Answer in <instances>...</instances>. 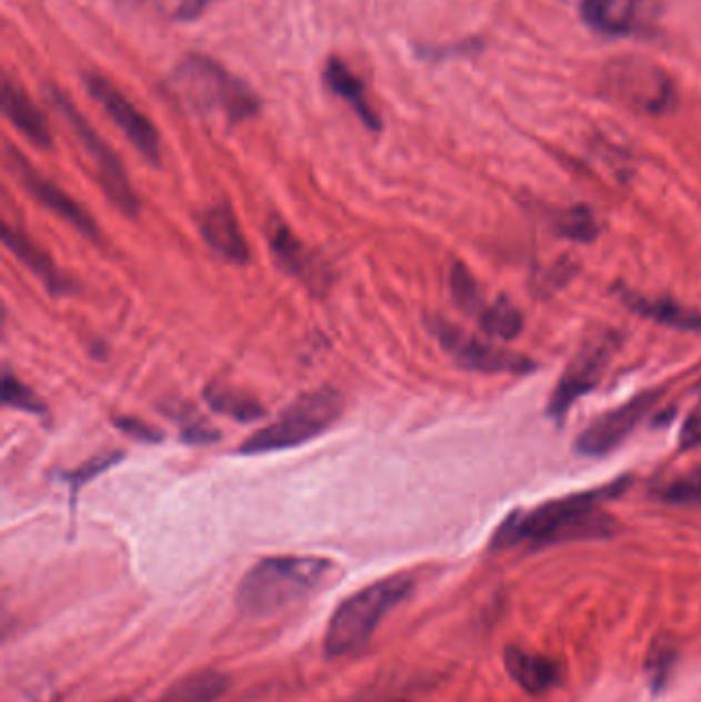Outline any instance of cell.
Listing matches in <instances>:
<instances>
[{
	"instance_id": "cell-1",
	"label": "cell",
	"mask_w": 701,
	"mask_h": 702,
	"mask_svg": "<svg viewBox=\"0 0 701 702\" xmlns=\"http://www.w3.org/2000/svg\"><path fill=\"white\" fill-rule=\"evenodd\" d=\"M623 489L625 481H618L611 487L541 503L529 512L512 513L495 530L492 549L504 551L517 544L539 549L558 542L609 539L615 534L618 522L603 510V503Z\"/></svg>"
},
{
	"instance_id": "cell-2",
	"label": "cell",
	"mask_w": 701,
	"mask_h": 702,
	"mask_svg": "<svg viewBox=\"0 0 701 702\" xmlns=\"http://www.w3.org/2000/svg\"><path fill=\"white\" fill-rule=\"evenodd\" d=\"M336 571L323 556H268L237 588V608L248 619H268L319 592Z\"/></svg>"
},
{
	"instance_id": "cell-3",
	"label": "cell",
	"mask_w": 701,
	"mask_h": 702,
	"mask_svg": "<svg viewBox=\"0 0 701 702\" xmlns=\"http://www.w3.org/2000/svg\"><path fill=\"white\" fill-rule=\"evenodd\" d=\"M412 578L408 573H398L346 598L328 622L323 653L336 660L360 651L371 641L387 614L412 594Z\"/></svg>"
},
{
	"instance_id": "cell-4",
	"label": "cell",
	"mask_w": 701,
	"mask_h": 702,
	"mask_svg": "<svg viewBox=\"0 0 701 702\" xmlns=\"http://www.w3.org/2000/svg\"><path fill=\"white\" fill-rule=\"evenodd\" d=\"M344 397L331 387H321L304 392L292 401L278 418L262 430L248 438L239 452L241 454H263L274 450L301 447L326 432L336 419L342 415Z\"/></svg>"
},
{
	"instance_id": "cell-5",
	"label": "cell",
	"mask_w": 701,
	"mask_h": 702,
	"mask_svg": "<svg viewBox=\"0 0 701 702\" xmlns=\"http://www.w3.org/2000/svg\"><path fill=\"white\" fill-rule=\"evenodd\" d=\"M173 84L193 108L222 111L231 122L248 120L260 109V99L249 91L248 84L231 77L207 56L190 54L179 62Z\"/></svg>"
},
{
	"instance_id": "cell-6",
	"label": "cell",
	"mask_w": 701,
	"mask_h": 702,
	"mask_svg": "<svg viewBox=\"0 0 701 702\" xmlns=\"http://www.w3.org/2000/svg\"><path fill=\"white\" fill-rule=\"evenodd\" d=\"M48 97L52 99L54 108L62 113V118L70 123L72 132L79 138V142L87 150L89 159L96 164L99 173V183L108 193L111 203L124 212L126 217L134 218L140 210L137 193L130 185V179L126 176L124 167L118 159V154L110 149V144L97 134L96 128L84 120L81 111L70 103L69 97L60 93L54 87L48 89Z\"/></svg>"
},
{
	"instance_id": "cell-7",
	"label": "cell",
	"mask_w": 701,
	"mask_h": 702,
	"mask_svg": "<svg viewBox=\"0 0 701 702\" xmlns=\"http://www.w3.org/2000/svg\"><path fill=\"white\" fill-rule=\"evenodd\" d=\"M618 333L611 329H597L582 339L577 353L565 365L564 374L551 392L548 413L553 419H564L578 399L591 392L605 374L607 365L618 351Z\"/></svg>"
},
{
	"instance_id": "cell-8",
	"label": "cell",
	"mask_w": 701,
	"mask_h": 702,
	"mask_svg": "<svg viewBox=\"0 0 701 702\" xmlns=\"http://www.w3.org/2000/svg\"><path fill=\"white\" fill-rule=\"evenodd\" d=\"M434 335L439 338L440 345L453 355L454 362L465 370L485 374H527L535 370L529 358L468 335L447 321H434Z\"/></svg>"
},
{
	"instance_id": "cell-9",
	"label": "cell",
	"mask_w": 701,
	"mask_h": 702,
	"mask_svg": "<svg viewBox=\"0 0 701 702\" xmlns=\"http://www.w3.org/2000/svg\"><path fill=\"white\" fill-rule=\"evenodd\" d=\"M662 394H664V389L642 392L630 399L628 403L594 419L591 425L578 435L577 444H574L578 454L597 459V457H605L609 452H613L632 435L633 430L647 419L648 413L659 405Z\"/></svg>"
},
{
	"instance_id": "cell-10",
	"label": "cell",
	"mask_w": 701,
	"mask_h": 702,
	"mask_svg": "<svg viewBox=\"0 0 701 702\" xmlns=\"http://www.w3.org/2000/svg\"><path fill=\"white\" fill-rule=\"evenodd\" d=\"M84 87L101 108L108 111L113 122L132 142L138 154L154 167L161 164V138L149 118H144L106 77L83 74Z\"/></svg>"
},
{
	"instance_id": "cell-11",
	"label": "cell",
	"mask_w": 701,
	"mask_h": 702,
	"mask_svg": "<svg viewBox=\"0 0 701 702\" xmlns=\"http://www.w3.org/2000/svg\"><path fill=\"white\" fill-rule=\"evenodd\" d=\"M9 157H11V162H13L14 176L21 179V183L26 185V190H28L38 202H42L48 210H52L56 217H60L64 222H69L72 229L83 232L87 239H93V241L99 239V229H97L96 220L84 210L83 205H79V202H74L69 193H64V191L60 190L50 179L40 176L38 169H33L23 154L14 152L13 149H9Z\"/></svg>"
},
{
	"instance_id": "cell-12",
	"label": "cell",
	"mask_w": 701,
	"mask_h": 702,
	"mask_svg": "<svg viewBox=\"0 0 701 702\" xmlns=\"http://www.w3.org/2000/svg\"><path fill=\"white\" fill-rule=\"evenodd\" d=\"M613 84L619 96L628 99L635 108L647 111H664L673 99V87L659 68L635 62H619L613 70Z\"/></svg>"
},
{
	"instance_id": "cell-13",
	"label": "cell",
	"mask_w": 701,
	"mask_h": 702,
	"mask_svg": "<svg viewBox=\"0 0 701 702\" xmlns=\"http://www.w3.org/2000/svg\"><path fill=\"white\" fill-rule=\"evenodd\" d=\"M198 230L204 243L224 261L234 265L248 263L249 244L231 203H212L204 212H200Z\"/></svg>"
},
{
	"instance_id": "cell-14",
	"label": "cell",
	"mask_w": 701,
	"mask_h": 702,
	"mask_svg": "<svg viewBox=\"0 0 701 702\" xmlns=\"http://www.w3.org/2000/svg\"><path fill=\"white\" fill-rule=\"evenodd\" d=\"M2 241L31 273H36L42 280L43 285L52 294H67L69 292V278L58 270L54 259L48 255L42 247L33 243L23 230L4 222L2 224Z\"/></svg>"
},
{
	"instance_id": "cell-15",
	"label": "cell",
	"mask_w": 701,
	"mask_h": 702,
	"mask_svg": "<svg viewBox=\"0 0 701 702\" xmlns=\"http://www.w3.org/2000/svg\"><path fill=\"white\" fill-rule=\"evenodd\" d=\"M2 111L14 128L40 149L52 147V132L42 111L33 106L28 93L11 79L2 81Z\"/></svg>"
},
{
	"instance_id": "cell-16",
	"label": "cell",
	"mask_w": 701,
	"mask_h": 702,
	"mask_svg": "<svg viewBox=\"0 0 701 702\" xmlns=\"http://www.w3.org/2000/svg\"><path fill=\"white\" fill-rule=\"evenodd\" d=\"M648 0H580V13L589 28L605 36L632 33Z\"/></svg>"
},
{
	"instance_id": "cell-17",
	"label": "cell",
	"mask_w": 701,
	"mask_h": 702,
	"mask_svg": "<svg viewBox=\"0 0 701 702\" xmlns=\"http://www.w3.org/2000/svg\"><path fill=\"white\" fill-rule=\"evenodd\" d=\"M323 81L328 84L331 93L342 97L344 101H348L352 109L357 111L358 118L362 120V123L372 130V132H379L381 130V120L379 116L372 111L369 101H367V93H364V82L360 81L358 77L352 74V70L346 67L342 60L338 58H330L326 70H323Z\"/></svg>"
},
{
	"instance_id": "cell-18",
	"label": "cell",
	"mask_w": 701,
	"mask_h": 702,
	"mask_svg": "<svg viewBox=\"0 0 701 702\" xmlns=\"http://www.w3.org/2000/svg\"><path fill=\"white\" fill-rule=\"evenodd\" d=\"M504 665H507L509 674L512 675V680L521 689L533 692V694L545 692L558 680L555 663L543 655L529 653L521 648H509L504 651Z\"/></svg>"
},
{
	"instance_id": "cell-19",
	"label": "cell",
	"mask_w": 701,
	"mask_h": 702,
	"mask_svg": "<svg viewBox=\"0 0 701 702\" xmlns=\"http://www.w3.org/2000/svg\"><path fill=\"white\" fill-rule=\"evenodd\" d=\"M229 686V678L217 670H200L183 675L154 702H219Z\"/></svg>"
},
{
	"instance_id": "cell-20",
	"label": "cell",
	"mask_w": 701,
	"mask_h": 702,
	"mask_svg": "<svg viewBox=\"0 0 701 702\" xmlns=\"http://www.w3.org/2000/svg\"><path fill=\"white\" fill-rule=\"evenodd\" d=\"M268 241L280 270L289 271L292 275H304L311 271L309 251L280 218H272L268 222Z\"/></svg>"
},
{
	"instance_id": "cell-21",
	"label": "cell",
	"mask_w": 701,
	"mask_h": 702,
	"mask_svg": "<svg viewBox=\"0 0 701 702\" xmlns=\"http://www.w3.org/2000/svg\"><path fill=\"white\" fill-rule=\"evenodd\" d=\"M623 302L632 311L640 312L642 317L659 321L667 327L683 329V331L701 329V312L679 307L673 300H650V298H642L628 292V294H623Z\"/></svg>"
},
{
	"instance_id": "cell-22",
	"label": "cell",
	"mask_w": 701,
	"mask_h": 702,
	"mask_svg": "<svg viewBox=\"0 0 701 702\" xmlns=\"http://www.w3.org/2000/svg\"><path fill=\"white\" fill-rule=\"evenodd\" d=\"M204 399L212 411H217L220 415H229L237 421H256L266 413L258 399L229 384H210L204 391Z\"/></svg>"
},
{
	"instance_id": "cell-23",
	"label": "cell",
	"mask_w": 701,
	"mask_h": 702,
	"mask_svg": "<svg viewBox=\"0 0 701 702\" xmlns=\"http://www.w3.org/2000/svg\"><path fill=\"white\" fill-rule=\"evenodd\" d=\"M478 323L485 338L510 341L523 331V314L507 298H498L494 302H485L478 314Z\"/></svg>"
},
{
	"instance_id": "cell-24",
	"label": "cell",
	"mask_w": 701,
	"mask_h": 702,
	"mask_svg": "<svg viewBox=\"0 0 701 702\" xmlns=\"http://www.w3.org/2000/svg\"><path fill=\"white\" fill-rule=\"evenodd\" d=\"M451 294H453L457 307L469 314L478 317L485 307L480 284L475 282V278L471 275V271L463 263H454L451 268Z\"/></svg>"
},
{
	"instance_id": "cell-25",
	"label": "cell",
	"mask_w": 701,
	"mask_h": 702,
	"mask_svg": "<svg viewBox=\"0 0 701 702\" xmlns=\"http://www.w3.org/2000/svg\"><path fill=\"white\" fill-rule=\"evenodd\" d=\"M555 227L562 237L572 239V241H580V243H589L599 234V224H597L589 208L565 210L555 220Z\"/></svg>"
},
{
	"instance_id": "cell-26",
	"label": "cell",
	"mask_w": 701,
	"mask_h": 702,
	"mask_svg": "<svg viewBox=\"0 0 701 702\" xmlns=\"http://www.w3.org/2000/svg\"><path fill=\"white\" fill-rule=\"evenodd\" d=\"M657 498L664 503H674V505L701 503V469L681 474L673 481L660 485L657 489Z\"/></svg>"
},
{
	"instance_id": "cell-27",
	"label": "cell",
	"mask_w": 701,
	"mask_h": 702,
	"mask_svg": "<svg viewBox=\"0 0 701 702\" xmlns=\"http://www.w3.org/2000/svg\"><path fill=\"white\" fill-rule=\"evenodd\" d=\"M677 660V648L671 639H659L648 653L647 672L652 689L660 690L673 670Z\"/></svg>"
},
{
	"instance_id": "cell-28",
	"label": "cell",
	"mask_w": 701,
	"mask_h": 702,
	"mask_svg": "<svg viewBox=\"0 0 701 702\" xmlns=\"http://www.w3.org/2000/svg\"><path fill=\"white\" fill-rule=\"evenodd\" d=\"M2 401L4 405L29 411V413H43L42 401L36 397V392L23 384L21 380L13 377L9 370L2 374Z\"/></svg>"
},
{
	"instance_id": "cell-29",
	"label": "cell",
	"mask_w": 701,
	"mask_h": 702,
	"mask_svg": "<svg viewBox=\"0 0 701 702\" xmlns=\"http://www.w3.org/2000/svg\"><path fill=\"white\" fill-rule=\"evenodd\" d=\"M118 460H122V454H116V452H106V454H99L91 460H87L84 464H81L77 471L64 474V479L69 481V485L72 487V491H77V487L84 485L87 481H91L97 474L108 471L110 467H113Z\"/></svg>"
},
{
	"instance_id": "cell-30",
	"label": "cell",
	"mask_w": 701,
	"mask_h": 702,
	"mask_svg": "<svg viewBox=\"0 0 701 702\" xmlns=\"http://www.w3.org/2000/svg\"><path fill=\"white\" fill-rule=\"evenodd\" d=\"M113 425L120 428L126 435L134 438L138 442L154 444V442H161V438H163V433L159 432L157 428H152L151 423H147V421H142V419L138 418L113 419Z\"/></svg>"
},
{
	"instance_id": "cell-31",
	"label": "cell",
	"mask_w": 701,
	"mask_h": 702,
	"mask_svg": "<svg viewBox=\"0 0 701 702\" xmlns=\"http://www.w3.org/2000/svg\"><path fill=\"white\" fill-rule=\"evenodd\" d=\"M698 447H701V399L698 401V405L691 409L688 421L681 430V448L691 450V448Z\"/></svg>"
},
{
	"instance_id": "cell-32",
	"label": "cell",
	"mask_w": 701,
	"mask_h": 702,
	"mask_svg": "<svg viewBox=\"0 0 701 702\" xmlns=\"http://www.w3.org/2000/svg\"><path fill=\"white\" fill-rule=\"evenodd\" d=\"M212 2L214 0H186L176 14L181 21H193V19H198L200 14L204 13Z\"/></svg>"
}]
</instances>
